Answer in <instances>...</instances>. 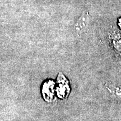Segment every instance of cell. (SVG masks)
<instances>
[{
	"instance_id": "1",
	"label": "cell",
	"mask_w": 121,
	"mask_h": 121,
	"mask_svg": "<svg viewBox=\"0 0 121 121\" xmlns=\"http://www.w3.org/2000/svg\"><path fill=\"white\" fill-rule=\"evenodd\" d=\"M90 22V14L88 11H85L80 16L73 26L75 33L81 35L87 30Z\"/></svg>"
}]
</instances>
